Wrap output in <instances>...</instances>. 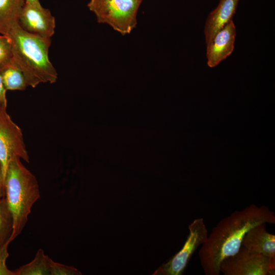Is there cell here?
I'll list each match as a JSON object with an SVG mask.
<instances>
[{
	"label": "cell",
	"mask_w": 275,
	"mask_h": 275,
	"mask_svg": "<svg viewBox=\"0 0 275 275\" xmlns=\"http://www.w3.org/2000/svg\"><path fill=\"white\" fill-rule=\"evenodd\" d=\"M239 1L219 0L216 7L209 14L204 28L206 45L218 31L233 20Z\"/></svg>",
	"instance_id": "10"
},
{
	"label": "cell",
	"mask_w": 275,
	"mask_h": 275,
	"mask_svg": "<svg viewBox=\"0 0 275 275\" xmlns=\"http://www.w3.org/2000/svg\"><path fill=\"white\" fill-rule=\"evenodd\" d=\"M5 185V199L13 222L11 242L23 229L33 205L40 198V192L36 177L17 157L8 165Z\"/></svg>",
	"instance_id": "3"
},
{
	"label": "cell",
	"mask_w": 275,
	"mask_h": 275,
	"mask_svg": "<svg viewBox=\"0 0 275 275\" xmlns=\"http://www.w3.org/2000/svg\"><path fill=\"white\" fill-rule=\"evenodd\" d=\"M219 270L224 275L274 274L275 258L250 251L241 245L236 254L221 262Z\"/></svg>",
	"instance_id": "5"
},
{
	"label": "cell",
	"mask_w": 275,
	"mask_h": 275,
	"mask_svg": "<svg viewBox=\"0 0 275 275\" xmlns=\"http://www.w3.org/2000/svg\"><path fill=\"white\" fill-rule=\"evenodd\" d=\"M50 275H81L82 273L73 266L54 262L51 258L49 261Z\"/></svg>",
	"instance_id": "17"
},
{
	"label": "cell",
	"mask_w": 275,
	"mask_h": 275,
	"mask_svg": "<svg viewBox=\"0 0 275 275\" xmlns=\"http://www.w3.org/2000/svg\"><path fill=\"white\" fill-rule=\"evenodd\" d=\"M236 30L232 20L218 31L206 44L207 64L210 68L217 66L229 57L234 49Z\"/></svg>",
	"instance_id": "9"
},
{
	"label": "cell",
	"mask_w": 275,
	"mask_h": 275,
	"mask_svg": "<svg viewBox=\"0 0 275 275\" xmlns=\"http://www.w3.org/2000/svg\"><path fill=\"white\" fill-rule=\"evenodd\" d=\"M10 243L8 241L0 247V275H15L14 271L10 270L6 264L9 256L8 248Z\"/></svg>",
	"instance_id": "18"
},
{
	"label": "cell",
	"mask_w": 275,
	"mask_h": 275,
	"mask_svg": "<svg viewBox=\"0 0 275 275\" xmlns=\"http://www.w3.org/2000/svg\"><path fill=\"white\" fill-rule=\"evenodd\" d=\"M266 223L251 229L243 238L241 245L248 250L275 258V235L267 231Z\"/></svg>",
	"instance_id": "11"
},
{
	"label": "cell",
	"mask_w": 275,
	"mask_h": 275,
	"mask_svg": "<svg viewBox=\"0 0 275 275\" xmlns=\"http://www.w3.org/2000/svg\"><path fill=\"white\" fill-rule=\"evenodd\" d=\"M12 44L13 59L21 70L28 86L53 84L58 79L56 69L50 62V38H45L23 30L18 23L7 35Z\"/></svg>",
	"instance_id": "2"
},
{
	"label": "cell",
	"mask_w": 275,
	"mask_h": 275,
	"mask_svg": "<svg viewBox=\"0 0 275 275\" xmlns=\"http://www.w3.org/2000/svg\"><path fill=\"white\" fill-rule=\"evenodd\" d=\"M16 157L30 161L21 129L12 120L6 109L0 108V163L4 178L10 161Z\"/></svg>",
	"instance_id": "7"
},
{
	"label": "cell",
	"mask_w": 275,
	"mask_h": 275,
	"mask_svg": "<svg viewBox=\"0 0 275 275\" xmlns=\"http://www.w3.org/2000/svg\"><path fill=\"white\" fill-rule=\"evenodd\" d=\"M13 60L12 44L8 36L0 34V69Z\"/></svg>",
	"instance_id": "16"
},
{
	"label": "cell",
	"mask_w": 275,
	"mask_h": 275,
	"mask_svg": "<svg viewBox=\"0 0 275 275\" xmlns=\"http://www.w3.org/2000/svg\"><path fill=\"white\" fill-rule=\"evenodd\" d=\"M143 0H90L87 6L99 23L106 24L123 35L130 34L137 24Z\"/></svg>",
	"instance_id": "4"
},
{
	"label": "cell",
	"mask_w": 275,
	"mask_h": 275,
	"mask_svg": "<svg viewBox=\"0 0 275 275\" xmlns=\"http://www.w3.org/2000/svg\"><path fill=\"white\" fill-rule=\"evenodd\" d=\"M25 2L26 3H37L39 2V0H25Z\"/></svg>",
	"instance_id": "21"
},
{
	"label": "cell",
	"mask_w": 275,
	"mask_h": 275,
	"mask_svg": "<svg viewBox=\"0 0 275 275\" xmlns=\"http://www.w3.org/2000/svg\"><path fill=\"white\" fill-rule=\"evenodd\" d=\"M13 218L5 197L0 200V247L8 241L13 232Z\"/></svg>",
	"instance_id": "15"
},
{
	"label": "cell",
	"mask_w": 275,
	"mask_h": 275,
	"mask_svg": "<svg viewBox=\"0 0 275 275\" xmlns=\"http://www.w3.org/2000/svg\"><path fill=\"white\" fill-rule=\"evenodd\" d=\"M275 224L274 212L265 206L252 204L219 221L201 245L199 257L206 275H219V266L239 250L245 234L255 226Z\"/></svg>",
	"instance_id": "1"
},
{
	"label": "cell",
	"mask_w": 275,
	"mask_h": 275,
	"mask_svg": "<svg viewBox=\"0 0 275 275\" xmlns=\"http://www.w3.org/2000/svg\"><path fill=\"white\" fill-rule=\"evenodd\" d=\"M49 259L44 251L39 249L32 261L14 270L15 275H50Z\"/></svg>",
	"instance_id": "14"
},
{
	"label": "cell",
	"mask_w": 275,
	"mask_h": 275,
	"mask_svg": "<svg viewBox=\"0 0 275 275\" xmlns=\"http://www.w3.org/2000/svg\"><path fill=\"white\" fill-rule=\"evenodd\" d=\"M189 233L182 249L153 275H181L194 253L208 237V230L202 217L195 219L188 227Z\"/></svg>",
	"instance_id": "6"
},
{
	"label": "cell",
	"mask_w": 275,
	"mask_h": 275,
	"mask_svg": "<svg viewBox=\"0 0 275 275\" xmlns=\"http://www.w3.org/2000/svg\"><path fill=\"white\" fill-rule=\"evenodd\" d=\"M6 89L3 84L2 78L0 75V108L6 109L7 100L6 98Z\"/></svg>",
	"instance_id": "19"
},
{
	"label": "cell",
	"mask_w": 275,
	"mask_h": 275,
	"mask_svg": "<svg viewBox=\"0 0 275 275\" xmlns=\"http://www.w3.org/2000/svg\"><path fill=\"white\" fill-rule=\"evenodd\" d=\"M5 197V178L0 163V200Z\"/></svg>",
	"instance_id": "20"
},
{
	"label": "cell",
	"mask_w": 275,
	"mask_h": 275,
	"mask_svg": "<svg viewBox=\"0 0 275 275\" xmlns=\"http://www.w3.org/2000/svg\"><path fill=\"white\" fill-rule=\"evenodd\" d=\"M6 90L22 91L28 86L24 75L13 59L0 69Z\"/></svg>",
	"instance_id": "13"
},
{
	"label": "cell",
	"mask_w": 275,
	"mask_h": 275,
	"mask_svg": "<svg viewBox=\"0 0 275 275\" xmlns=\"http://www.w3.org/2000/svg\"></svg>",
	"instance_id": "22"
},
{
	"label": "cell",
	"mask_w": 275,
	"mask_h": 275,
	"mask_svg": "<svg viewBox=\"0 0 275 275\" xmlns=\"http://www.w3.org/2000/svg\"><path fill=\"white\" fill-rule=\"evenodd\" d=\"M25 0H0V34L7 35L18 23Z\"/></svg>",
	"instance_id": "12"
},
{
	"label": "cell",
	"mask_w": 275,
	"mask_h": 275,
	"mask_svg": "<svg viewBox=\"0 0 275 275\" xmlns=\"http://www.w3.org/2000/svg\"><path fill=\"white\" fill-rule=\"evenodd\" d=\"M18 24L25 31L45 38H50L54 33L56 20L50 10L40 2L25 3L20 14Z\"/></svg>",
	"instance_id": "8"
}]
</instances>
